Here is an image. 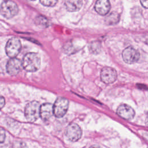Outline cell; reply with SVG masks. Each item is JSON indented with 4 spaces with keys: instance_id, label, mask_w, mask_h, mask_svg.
Instances as JSON below:
<instances>
[{
    "instance_id": "6da1fadb",
    "label": "cell",
    "mask_w": 148,
    "mask_h": 148,
    "mask_svg": "<svg viewBox=\"0 0 148 148\" xmlns=\"http://www.w3.org/2000/svg\"><path fill=\"white\" fill-rule=\"evenodd\" d=\"M23 68L28 72H35L40 66V58L36 53H28L26 54L22 62Z\"/></svg>"
},
{
    "instance_id": "7a4b0ae2",
    "label": "cell",
    "mask_w": 148,
    "mask_h": 148,
    "mask_svg": "<svg viewBox=\"0 0 148 148\" xmlns=\"http://www.w3.org/2000/svg\"><path fill=\"white\" fill-rule=\"evenodd\" d=\"M18 12L17 5L10 0H5L0 6V13L6 18H11L15 16Z\"/></svg>"
},
{
    "instance_id": "3957f363",
    "label": "cell",
    "mask_w": 148,
    "mask_h": 148,
    "mask_svg": "<svg viewBox=\"0 0 148 148\" xmlns=\"http://www.w3.org/2000/svg\"><path fill=\"white\" fill-rule=\"evenodd\" d=\"M40 105L37 101L29 102L25 108V116L29 122H34L39 117Z\"/></svg>"
},
{
    "instance_id": "277c9868",
    "label": "cell",
    "mask_w": 148,
    "mask_h": 148,
    "mask_svg": "<svg viewBox=\"0 0 148 148\" xmlns=\"http://www.w3.org/2000/svg\"><path fill=\"white\" fill-rule=\"evenodd\" d=\"M21 49V45L20 40L17 38H12L6 43L5 51L8 56L14 58L18 54Z\"/></svg>"
},
{
    "instance_id": "5b68a950",
    "label": "cell",
    "mask_w": 148,
    "mask_h": 148,
    "mask_svg": "<svg viewBox=\"0 0 148 148\" xmlns=\"http://www.w3.org/2000/svg\"><path fill=\"white\" fill-rule=\"evenodd\" d=\"M69 105V101L63 97L58 98L53 105V113L58 117H63L66 113Z\"/></svg>"
},
{
    "instance_id": "8992f818",
    "label": "cell",
    "mask_w": 148,
    "mask_h": 148,
    "mask_svg": "<svg viewBox=\"0 0 148 148\" xmlns=\"http://www.w3.org/2000/svg\"><path fill=\"white\" fill-rule=\"evenodd\" d=\"M82 131L80 127L76 123L69 124L65 130V135L71 141L78 140L82 136Z\"/></svg>"
},
{
    "instance_id": "52a82bcc",
    "label": "cell",
    "mask_w": 148,
    "mask_h": 148,
    "mask_svg": "<svg viewBox=\"0 0 148 148\" xmlns=\"http://www.w3.org/2000/svg\"><path fill=\"white\" fill-rule=\"evenodd\" d=\"M122 57L125 62L132 64L136 62L140 57L139 51L132 46L126 47L122 53Z\"/></svg>"
},
{
    "instance_id": "ba28073f",
    "label": "cell",
    "mask_w": 148,
    "mask_h": 148,
    "mask_svg": "<svg viewBox=\"0 0 148 148\" xmlns=\"http://www.w3.org/2000/svg\"><path fill=\"white\" fill-rule=\"evenodd\" d=\"M117 76L116 70L111 67H104L101 72V80L106 84L113 83L116 80Z\"/></svg>"
},
{
    "instance_id": "9c48e42d",
    "label": "cell",
    "mask_w": 148,
    "mask_h": 148,
    "mask_svg": "<svg viewBox=\"0 0 148 148\" xmlns=\"http://www.w3.org/2000/svg\"><path fill=\"white\" fill-rule=\"evenodd\" d=\"M23 69L22 62L18 58H11L7 62V72L12 76L17 75Z\"/></svg>"
},
{
    "instance_id": "30bf717a",
    "label": "cell",
    "mask_w": 148,
    "mask_h": 148,
    "mask_svg": "<svg viewBox=\"0 0 148 148\" xmlns=\"http://www.w3.org/2000/svg\"><path fill=\"white\" fill-rule=\"evenodd\" d=\"M117 113L121 118L125 120H131L135 116L134 110L129 105L122 104L117 109Z\"/></svg>"
},
{
    "instance_id": "8fae6325",
    "label": "cell",
    "mask_w": 148,
    "mask_h": 148,
    "mask_svg": "<svg viewBox=\"0 0 148 148\" xmlns=\"http://www.w3.org/2000/svg\"><path fill=\"white\" fill-rule=\"evenodd\" d=\"M94 8L95 11L100 15L105 16L110 10V4L109 0H97Z\"/></svg>"
},
{
    "instance_id": "7c38bea8",
    "label": "cell",
    "mask_w": 148,
    "mask_h": 148,
    "mask_svg": "<svg viewBox=\"0 0 148 148\" xmlns=\"http://www.w3.org/2000/svg\"><path fill=\"white\" fill-rule=\"evenodd\" d=\"M53 114V105L50 103H45L40 106L39 116L43 120H49Z\"/></svg>"
},
{
    "instance_id": "4fadbf2b",
    "label": "cell",
    "mask_w": 148,
    "mask_h": 148,
    "mask_svg": "<svg viewBox=\"0 0 148 148\" xmlns=\"http://www.w3.org/2000/svg\"><path fill=\"white\" fill-rule=\"evenodd\" d=\"M65 7L69 12H76L83 5V0H65Z\"/></svg>"
},
{
    "instance_id": "5bb4252c",
    "label": "cell",
    "mask_w": 148,
    "mask_h": 148,
    "mask_svg": "<svg viewBox=\"0 0 148 148\" xmlns=\"http://www.w3.org/2000/svg\"><path fill=\"white\" fill-rule=\"evenodd\" d=\"M120 15L118 13L113 12L105 18V23L107 25H114L119 23Z\"/></svg>"
},
{
    "instance_id": "9a60e30c",
    "label": "cell",
    "mask_w": 148,
    "mask_h": 148,
    "mask_svg": "<svg viewBox=\"0 0 148 148\" xmlns=\"http://www.w3.org/2000/svg\"><path fill=\"white\" fill-rule=\"evenodd\" d=\"M90 50L93 54H98L101 50V44L98 42H93L90 46Z\"/></svg>"
},
{
    "instance_id": "2e32d148",
    "label": "cell",
    "mask_w": 148,
    "mask_h": 148,
    "mask_svg": "<svg viewBox=\"0 0 148 148\" xmlns=\"http://www.w3.org/2000/svg\"><path fill=\"white\" fill-rule=\"evenodd\" d=\"M35 23L38 25H40L44 26V27H46L48 25L47 20L43 16H39V17H36Z\"/></svg>"
},
{
    "instance_id": "e0dca14e",
    "label": "cell",
    "mask_w": 148,
    "mask_h": 148,
    "mask_svg": "<svg viewBox=\"0 0 148 148\" xmlns=\"http://www.w3.org/2000/svg\"><path fill=\"white\" fill-rule=\"evenodd\" d=\"M58 0H40V3L46 6L52 7L56 5Z\"/></svg>"
},
{
    "instance_id": "ac0fdd59",
    "label": "cell",
    "mask_w": 148,
    "mask_h": 148,
    "mask_svg": "<svg viewBox=\"0 0 148 148\" xmlns=\"http://www.w3.org/2000/svg\"><path fill=\"white\" fill-rule=\"evenodd\" d=\"M12 148H28V147L27 146L25 143L17 141L13 143L12 146Z\"/></svg>"
},
{
    "instance_id": "d6986e66",
    "label": "cell",
    "mask_w": 148,
    "mask_h": 148,
    "mask_svg": "<svg viewBox=\"0 0 148 148\" xmlns=\"http://www.w3.org/2000/svg\"><path fill=\"white\" fill-rule=\"evenodd\" d=\"M5 137L6 135L5 130L2 128L0 127V143H2L4 142Z\"/></svg>"
},
{
    "instance_id": "ffe728a7",
    "label": "cell",
    "mask_w": 148,
    "mask_h": 148,
    "mask_svg": "<svg viewBox=\"0 0 148 148\" xmlns=\"http://www.w3.org/2000/svg\"><path fill=\"white\" fill-rule=\"evenodd\" d=\"M5 99L3 97L0 96V109H1L5 105Z\"/></svg>"
},
{
    "instance_id": "44dd1931",
    "label": "cell",
    "mask_w": 148,
    "mask_h": 148,
    "mask_svg": "<svg viewBox=\"0 0 148 148\" xmlns=\"http://www.w3.org/2000/svg\"><path fill=\"white\" fill-rule=\"evenodd\" d=\"M141 5L145 8H147V0H140Z\"/></svg>"
},
{
    "instance_id": "7402d4cb",
    "label": "cell",
    "mask_w": 148,
    "mask_h": 148,
    "mask_svg": "<svg viewBox=\"0 0 148 148\" xmlns=\"http://www.w3.org/2000/svg\"><path fill=\"white\" fill-rule=\"evenodd\" d=\"M90 148H101V147L99 146H97V145H93V146H91Z\"/></svg>"
},
{
    "instance_id": "603a6c76",
    "label": "cell",
    "mask_w": 148,
    "mask_h": 148,
    "mask_svg": "<svg viewBox=\"0 0 148 148\" xmlns=\"http://www.w3.org/2000/svg\"><path fill=\"white\" fill-rule=\"evenodd\" d=\"M28 1H35V0H27Z\"/></svg>"
}]
</instances>
